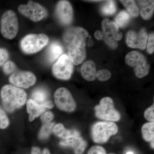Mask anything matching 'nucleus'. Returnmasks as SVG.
Segmentation results:
<instances>
[{
  "label": "nucleus",
  "instance_id": "f257e3e1",
  "mask_svg": "<svg viewBox=\"0 0 154 154\" xmlns=\"http://www.w3.org/2000/svg\"><path fill=\"white\" fill-rule=\"evenodd\" d=\"M89 33L81 27L69 28L63 34L64 43L68 49V56L73 64L78 65L85 59V46Z\"/></svg>",
  "mask_w": 154,
  "mask_h": 154
},
{
  "label": "nucleus",
  "instance_id": "f03ea898",
  "mask_svg": "<svg viewBox=\"0 0 154 154\" xmlns=\"http://www.w3.org/2000/svg\"><path fill=\"white\" fill-rule=\"evenodd\" d=\"M3 107L8 112H14L25 105L27 94L24 90L16 86L6 85L1 91Z\"/></svg>",
  "mask_w": 154,
  "mask_h": 154
},
{
  "label": "nucleus",
  "instance_id": "7ed1b4c3",
  "mask_svg": "<svg viewBox=\"0 0 154 154\" xmlns=\"http://www.w3.org/2000/svg\"><path fill=\"white\" fill-rule=\"evenodd\" d=\"M118 130L117 125L112 122H99L92 126V138L96 143H105L111 136L117 134Z\"/></svg>",
  "mask_w": 154,
  "mask_h": 154
},
{
  "label": "nucleus",
  "instance_id": "20e7f679",
  "mask_svg": "<svg viewBox=\"0 0 154 154\" xmlns=\"http://www.w3.org/2000/svg\"><path fill=\"white\" fill-rule=\"evenodd\" d=\"M48 41L49 38L44 33L28 34L21 39L20 47L25 53L33 54L41 51Z\"/></svg>",
  "mask_w": 154,
  "mask_h": 154
},
{
  "label": "nucleus",
  "instance_id": "39448f33",
  "mask_svg": "<svg viewBox=\"0 0 154 154\" xmlns=\"http://www.w3.org/2000/svg\"><path fill=\"white\" fill-rule=\"evenodd\" d=\"M95 114L98 118L110 122L118 121L120 113L114 107L113 99L110 97L102 98L99 105L95 107Z\"/></svg>",
  "mask_w": 154,
  "mask_h": 154
},
{
  "label": "nucleus",
  "instance_id": "423d86ee",
  "mask_svg": "<svg viewBox=\"0 0 154 154\" xmlns=\"http://www.w3.org/2000/svg\"><path fill=\"white\" fill-rule=\"evenodd\" d=\"M125 61L128 66L134 69L138 78L141 79L148 74L150 67L145 57L141 53L136 51H131L127 54Z\"/></svg>",
  "mask_w": 154,
  "mask_h": 154
},
{
  "label": "nucleus",
  "instance_id": "0eeeda50",
  "mask_svg": "<svg viewBox=\"0 0 154 154\" xmlns=\"http://www.w3.org/2000/svg\"><path fill=\"white\" fill-rule=\"evenodd\" d=\"M19 31V23L17 14L12 10L3 14L1 21V32L4 37L12 39L17 36Z\"/></svg>",
  "mask_w": 154,
  "mask_h": 154
},
{
  "label": "nucleus",
  "instance_id": "6e6552de",
  "mask_svg": "<svg viewBox=\"0 0 154 154\" xmlns=\"http://www.w3.org/2000/svg\"><path fill=\"white\" fill-rule=\"evenodd\" d=\"M18 10L20 14L34 22L41 21L48 15L47 10L44 7L31 1L27 4L19 5Z\"/></svg>",
  "mask_w": 154,
  "mask_h": 154
},
{
  "label": "nucleus",
  "instance_id": "1a4fd4ad",
  "mask_svg": "<svg viewBox=\"0 0 154 154\" xmlns=\"http://www.w3.org/2000/svg\"><path fill=\"white\" fill-rule=\"evenodd\" d=\"M73 64L68 55L64 54L59 58L53 66V74L59 79L68 80L70 79L73 72Z\"/></svg>",
  "mask_w": 154,
  "mask_h": 154
},
{
  "label": "nucleus",
  "instance_id": "9d476101",
  "mask_svg": "<svg viewBox=\"0 0 154 154\" xmlns=\"http://www.w3.org/2000/svg\"><path fill=\"white\" fill-rule=\"evenodd\" d=\"M54 100L58 108L66 112H73L76 107V104L72 94L66 88H59L56 91Z\"/></svg>",
  "mask_w": 154,
  "mask_h": 154
},
{
  "label": "nucleus",
  "instance_id": "9b49d317",
  "mask_svg": "<svg viewBox=\"0 0 154 154\" xmlns=\"http://www.w3.org/2000/svg\"><path fill=\"white\" fill-rule=\"evenodd\" d=\"M9 82L16 87L26 89L34 85L36 77L31 72L19 71L11 75Z\"/></svg>",
  "mask_w": 154,
  "mask_h": 154
},
{
  "label": "nucleus",
  "instance_id": "f8f14e48",
  "mask_svg": "<svg viewBox=\"0 0 154 154\" xmlns=\"http://www.w3.org/2000/svg\"><path fill=\"white\" fill-rule=\"evenodd\" d=\"M56 16L60 23L67 25L72 23L73 18V10L69 2L59 1L56 6Z\"/></svg>",
  "mask_w": 154,
  "mask_h": 154
},
{
  "label": "nucleus",
  "instance_id": "ddd939ff",
  "mask_svg": "<svg viewBox=\"0 0 154 154\" xmlns=\"http://www.w3.org/2000/svg\"><path fill=\"white\" fill-rule=\"evenodd\" d=\"M147 33L143 28L138 32L130 30L127 33L126 42L128 46L131 48L145 49L147 42Z\"/></svg>",
  "mask_w": 154,
  "mask_h": 154
},
{
  "label": "nucleus",
  "instance_id": "4468645a",
  "mask_svg": "<svg viewBox=\"0 0 154 154\" xmlns=\"http://www.w3.org/2000/svg\"><path fill=\"white\" fill-rule=\"evenodd\" d=\"M102 32L105 36L114 38L119 41L122 38V34L119 29V27L115 22L109 19H104L102 22Z\"/></svg>",
  "mask_w": 154,
  "mask_h": 154
},
{
  "label": "nucleus",
  "instance_id": "2eb2a0df",
  "mask_svg": "<svg viewBox=\"0 0 154 154\" xmlns=\"http://www.w3.org/2000/svg\"><path fill=\"white\" fill-rule=\"evenodd\" d=\"M60 145L64 147H69L72 148L75 154H82L87 147L88 144L79 136L62 141L60 143Z\"/></svg>",
  "mask_w": 154,
  "mask_h": 154
},
{
  "label": "nucleus",
  "instance_id": "dca6fc26",
  "mask_svg": "<svg viewBox=\"0 0 154 154\" xmlns=\"http://www.w3.org/2000/svg\"><path fill=\"white\" fill-rule=\"evenodd\" d=\"M27 109L29 114V120L32 121L36 117L42 115L46 108L42 104H38L33 99H30L27 102Z\"/></svg>",
  "mask_w": 154,
  "mask_h": 154
},
{
  "label": "nucleus",
  "instance_id": "f3484780",
  "mask_svg": "<svg viewBox=\"0 0 154 154\" xmlns=\"http://www.w3.org/2000/svg\"><path fill=\"white\" fill-rule=\"evenodd\" d=\"M83 78L87 81L92 82L96 79V70L95 63L93 61L88 60L84 63L81 69Z\"/></svg>",
  "mask_w": 154,
  "mask_h": 154
},
{
  "label": "nucleus",
  "instance_id": "a211bd4d",
  "mask_svg": "<svg viewBox=\"0 0 154 154\" xmlns=\"http://www.w3.org/2000/svg\"><path fill=\"white\" fill-rule=\"evenodd\" d=\"M53 132L58 137L63 139H69L75 137L79 136L80 133L75 130H70L65 128L63 125L59 123L56 125L53 129Z\"/></svg>",
  "mask_w": 154,
  "mask_h": 154
},
{
  "label": "nucleus",
  "instance_id": "6ab92c4d",
  "mask_svg": "<svg viewBox=\"0 0 154 154\" xmlns=\"http://www.w3.org/2000/svg\"><path fill=\"white\" fill-rule=\"evenodd\" d=\"M63 47L58 42H52L47 50V57L50 63H53L58 59L63 53Z\"/></svg>",
  "mask_w": 154,
  "mask_h": 154
},
{
  "label": "nucleus",
  "instance_id": "aec40b11",
  "mask_svg": "<svg viewBox=\"0 0 154 154\" xmlns=\"http://www.w3.org/2000/svg\"><path fill=\"white\" fill-rule=\"evenodd\" d=\"M141 7L140 14L144 19L147 20L152 17L154 10V1H138Z\"/></svg>",
  "mask_w": 154,
  "mask_h": 154
},
{
  "label": "nucleus",
  "instance_id": "412c9836",
  "mask_svg": "<svg viewBox=\"0 0 154 154\" xmlns=\"http://www.w3.org/2000/svg\"><path fill=\"white\" fill-rule=\"evenodd\" d=\"M31 97L38 104H43L48 100V92L44 88H37L33 91Z\"/></svg>",
  "mask_w": 154,
  "mask_h": 154
},
{
  "label": "nucleus",
  "instance_id": "4be33fe9",
  "mask_svg": "<svg viewBox=\"0 0 154 154\" xmlns=\"http://www.w3.org/2000/svg\"><path fill=\"white\" fill-rule=\"evenodd\" d=\"M143 137L146 141L151 142L154 140V122H148L142 127Z\"/></svg>",
  "mask_w": 154,
  "mask_h": 154
},
{
  "label": "nucleus",
  "instance_id": "5701e85b",
  "mask_svg": "<svg viewBox=\"0 0 154 154\" xmlns=\"http://www.w3.org/2000/svg\"><path fill=\"white\" fill-rule=\"evenodd\" d=\"M122 5L125 7L130 14L133 17H137L139 14V10L134 1H120Z\"/></svg>",
  "mask_w": 154,
  "mask_h": 154
},
{
  "label": "nucleus",
  "instance_id": "b1692460",
  "mask_svg": "<svg viewBox=\"0 0 154 154\" xmlns=\"http://www.w3.org/2000/svg\"><path fill=\"white\" fill-rule=\"evenodd\" d=\"M116 11V5L113 1H106L101 8L102 14L106 16L113 15Z\"/></svg>",
  "mask_w": 154,
  "mask_h": 154
},
{
  "label": "nucleus",
  "instance_id": "393cba45",
  "mask_svg": "<svg viewBox=\"0 0 154 154\" xmlns=\"http://www.w3.org/2000/svg\"><path fill=\"white\" fill-rule=\"evenodd\" d=\"M129 20V14L126 11H122L116 18L115 23L118 27L119 26L120 28H123L128 24Z\"/></svg>",
  "mask_w": 154,
  "mask_h": 154
},
{
  "label": "nucleus",
  "instance_id": "a878e982",
  "mask_svg": "<svg viewBox=\"0 0 154 154\" xmlns=\"http://www.w3.org/2000/svg\"><path fill=\"white\" fill-rule=\"evenodd\" d=\"M54 123L52 122L43 124L42 127L38 134L39 138L41 140H45L48 138L52 132L54 126Z\"/></svg>",
  "mask_w": 154,
  "mask_h": 154
},
{
  "label": "nucleus",
  "instance_id": "bb28decb",
  "mask_svg": "<svg viewBox=\"0 0 154 154\" xmlns=\"http://www.w3.org/2000/svg\"><path fill=\"white\" fill-rule=\"evenodd\" d=\"M111 76V73L107 69L100 70L96 72V78L101 82H105L109 80Z\"/></svg>",
  "mask_w": 154,
  "mask_h": 154
},
{
  "label": "nucleus",
  "instance_id": "cd10ccee",
  "mask_svg": "<svg viewBox=\"0 0 154 154\" xmlns=\"http://www.w3.org/2000/svg\"><path fill=\"white\" fill-rule=\"evenodd\" d=\"M10 121L7 114L0 107V128L5 129L8 126Z\"/></svg>",
  "mask_w": 154,
  "mask_h": 154
},
{
  "label": "nucleus",
  "instance_id": "c85d7f7f",
  "mask_svg": "<svg viewBox=\"0 0 154 154\" xmlns=\"http://www.w3.org/2000/svg\"><path fill=\"white\" fill-rule=\"evenodd\" d=\"M3 71L6 74L8 75L14 72L17 70L16 65L12 61L6 62L3 66Z\"/></svg>",
  "mask_w": 154,
  "mask_h": 154
},
{
  "label": "nucleus",
  "instance_id": "c756f323",
  "mask_svg": "<svg viewBox=\"0 0 154 154\" xmlns=\"http://www.w3.org/2000/svg\"><path fill=\"white\" fill-rule=\"evenodd\" d=\"M147 44H146V49L148 53L149 54L153 53L154 51V34L151 33L148 37Z\"/></svg>",
  "mask_w": 154,
  "mask_h": 154
},
{
  "label": "nucleus",
  "instance_id": "7c9ffc66",
  "mask_svg": "<svg viewBox=\"0 0 154 154\" xmlns=\"http://www.w3.org/2000/svg\"><path fill=\"white\" fill-rule=\"evenodd\" d=\"M144 117L147 121L150 122L154 121V106L153 104L151 107H149L144 112Z\"/></svg>",
  "mask_w": 154,
  "mask_h": 154
},
{
  "label": "nucleus",
  "instance_id": "2f4dec72",
  "mask_svg": "<svg viewBox=\"0 0 154 154\" xmlns=\"http://www.w3.org/2000/svg\"><path fill=\"white\" fill-rule=\"evenodd\" d=\"M9 53L5 48H0V66L4 65L9 58Z\"/></svg>",
  "mask_w": 154,
  "mask_h": 154
},
{
  "label": "nucleus",
  "instance_id": "473e14b6",
  "mask_svg": "<svg viewBox=\"0 0 154 154\" xmlns=\"http://www.w3.org/2000/svg\"><path fill=\"white\" fill-rule=\"evenodd\" d=\"M103 39L110 48L114 49L117 48L118 46V43H117V41L115 40L114 38L105 36L104 34Z\"/></svg>",
  "mask_w": 154,
  "mask_h": 154
},
{
  "label": "nucleus",
  "instance_id": "72a5a7b5",
  "mask_svg": "<svg viewBox=\"0 0 154 154\" xmlns=\"http://www.w3.org/2000/svg\"><path fill=\"white\" fill-rule=\"evenodd\" d=\"M54 117V115L52 112L51 111H47L46 112H44L42 115L41 120L43 124H45L51 122V121L53 119Z\"/></svg>",
  "mask_w": 154,
  "mask_h": 154
},
{
  "label": "nucleus",
  "instance_id": "f704fd0d",
  "mask_svg": "<svg viewBox=\"0 0 154 154\" xmlns=\"http://www.w3.org/2000/svg\"><path fill=\"white\" fill-rule=\"evenodd\" d=\"M88 154H107L103 147L99 146H93L89 150Z\"/></svg>",
  "mask_w": 154,
  "mask_h": 154
},
{
  "label": "nucleus",
  "instance_id": "c9c22d12",
  "mask_svg": "<svg viewBox=\"0 0 154 154\" xmlns=\"http://www.w3.org/2000/svg\"><path fill=\"white\" fill-rule=\"evenodd\" d=\"M94 36L96 39L101 40L103 39L104 34H103V32L100 30H96L94 33Z\"/></svg>",
  "mask_w": 154,
  "mask_h": 154
},
{
  "label": "nucleus",
  "instance_id": "e433bc0d",
  "mask_svg": "<svg viewBox=\"0 0 154 154\" xmlns=\"http://www.w3.org/2000/svg\"><path fill=\"white\" fill-rule=\"evenodd\" d=\"M31 154H42L41 150L39 148L37 147H34L32 149Z\"/></svg>",
  "mask_w": 154,
  "mask_h": 154
},
{
  "label": "nucleus",
  "instance_id": "4c0bfd02",
  "mask_svg": "<svg viewBox=\"0 0 154 154\" xmlns=\"http://www.w3.org/2000/svg\"><path fill=\"white\" fill-rule=\"evenodd\" d=\"M42 154H51L50 153L47 149H45L42 152Z\"/></svg>",
  "mask_w": 154,
  "mask_h": 154
},
{
  "label": "nucleus",
  "instance_id": "58836bf2",
  "mask_svg": "<svg viewBox=\"0 0 154 154\" xmlns=\"http://www.w3.org/2000/svg\"><path fill=\"white\" fill-rule=\"evenodd\" d=\"M151 145L152 148L154 149V140L152 141L151 143Z\"/></svg>",
  "mask_w": 154,
  "mask_h": 154
},
{
  "label": "nucleus",
  "instance_id": "ea45409f",
  "mask_svg": "<svg viewBox=\"0 0 154 154\" xmlns=\"http://www.w3.org/2000/svg\"><path fill=\"white\" fill-rule=\"evenodd\" d=\"M126 154H134V153L132 152H127Z\"/></svg>",
  "mask_w": 154,
  "mask_h": 154
},
{
  "label": "nucleus",
  "instance_id": "a19ab883",
  "mask_svg": "<svg viewBox=\"0 0 154 154\" xmlns=\"http://www.w3.org/2000/svg\"><path fill=\"white\" fill-rule=\"evenodd\" d=\"M111 154V153H110V154Z\"/></svg>",
  "mask_w": 154,
  "mask_h": 154
}]
</instances>
